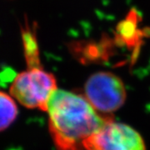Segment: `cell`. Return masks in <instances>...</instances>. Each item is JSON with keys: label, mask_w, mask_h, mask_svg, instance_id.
I'll use <instances>...</instances> for the list:
<instances>
[{"label": "cell", "mask_w": 150, "mask_h": 150, "mask_svg": "<svg viewBox=\"0 0 150 150\" xmlns=\"http://www.w3.org/2000/svg\"><path fill=\"white\" fill-rule=\"evenodd\" d=\"M84 150H146V145L136 129L109 118L86 141Z\"/></svg>", "instance_id": "4"}, {"label": "cell", "mask_w": 150, "mask_h": 150, "mask_svg": "<svg viewBox=\"0 0 150 150\" xmlns=\"http://www.w3.org/2000/svg\"><path fill=\"white\" fill-rule=\"evenodd\" d=\"M83 96L99 113L109 114L124 104L127 92L123 80L111 72L92 74L85 82Z\"/></svg>", "instance_id": "3"}, {"label": "cell", "mask_w": 150, "mask_h": 150, "mask_svg": "<svg viewBox=\"0 0 150 150\" xmlns=\"http://www.w3.org/2000/svg\"><path fill=\"white\" fill-rule=\"evenodd\" d=\"M58 89L53 74L42 64L27 66L12 80L9 93L17 103L28 109L46 111L48 103Z\"/></svg>", "instance_id": "2"}, {"label": "cell", "mask_w": 150, "mask_h": 150, "mask_svg": "<svg viewBox=\"0 0 150 150\" xmlns=\"http://www.w3.org/2000/svg\"><path fill=\"white\" fill-rule=\"evenodd\" d=\"M49 134L57 150H84V144L110 116L95 110L83 94L57 89L47 105Z\"/></svg>", "instance_id": "1"}, {"label": "cell", "mask_w": 150, "mask_h": 150, "mask_svg": "<svg viewBox=\"0 0 150 150\" xmlns=\"http://www.w3.org/2000/svg\"><path fill=\"white\" fill-rule=\"evenodd\" d=\"M18 107L10 93L0 90V132L9 128L16 120Z\"/></svg>", "instance_id": "5"}]
</instances>
